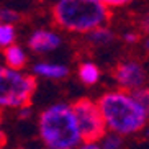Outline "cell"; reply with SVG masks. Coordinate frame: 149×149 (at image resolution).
<instances>
[{"label":"cell","instance_id":"obj_1","mask_svg":"<svg viewBox=\"0 0 149 149\" xmlns=\"http://www.w3.org/2000/svg\"><path fill=\"white\" fill-rule=\"evenodd\" d=\"M98 107L103 113L107 128L121 136L141 131L149 120L133 92L121 88L102 95L98 98Z\"/></svg>","mask_w":149,"mask_h":149},{"label":"cell","instance_id":"obj_2","mask_svg":"<svg viewBox=\"0 0 149 149\" xmlns=\"http://www.w3.org/2000/svg\"><path fill=\"white\" fill-rule=\"evenodd\" d=\"M40 136L48 149H75L82 143L72 105L54 103L40 115Z\"/></svg>","mask_w":149,"mask_h":149},{"label":"cell","instance_id":"obj_3","mask_svg":"<svg viewBox=\"0 0 149 149\" xmlns=\"http://www.w3.org/2000/svg\"><path fill=\"white\" fill-rule=\"evenodd\" d=\"M53 18L62 30L87 35L107 25L110 7L102 0H57L53 7Z\"/></svg>","mask_w":149,"mask_h":149},{"label":"cell","instance_id":"obj_4","mask_svg":"<svg viewBox=\"0 0 149 149\" xmlns=\"http://www.w3.org/2000/svg\"><path fill=\"white\" fill-rule=\"evenodd\" d=\"M36 79L22 69L0 64V108H22L30 105Z\"/></svg>","mask_w":149,"mask_h":149},{"label":"cell","instance_id":"obj_5","mask_svg":"<svg viewBox=\"0 0 149 149\" xmlns=\"http://www.w3.org/2000/svg\"><path fill=\"white\" fill-rule=\"evenodd\" d=\"M75 120L84 141H100L107 133V123L98 102L90 98H79L72 103Z\"/></svg>","mask_w":149,"mask_h":149},{"label":"cell","instance_id":"obj_6","mask_svg":"<svg viewBox=\"0 0 149 149\" xmlns=\"http://www.w3.org/2000/svg\"><path fill=\"white\" fill-rule=\"evenodd\" d=\"M115 82L118 84L121 90L134 92L138 88L144 87L146 72L138 61H123L120 62L113 72Z\"/></svg>","mask_w":149,"mask_h":149},{"label":"cell","instance_id":"obj_7","mask_svg":"<svg viewBox=\"0 0 149 149\" xmlns=\"http://www.w3.org/2000/svg\"><path fill=\"white\" fill-rule=\"evenodd\" d=\"M61 36L51 30H35L28 38V48L38 54L51 53L61 46Z\"/></svg>","mask_w":149,"mask_h":149},{"label":"cell","instance_id":"obj_8","mask_svg":"<svg viewBox=\"0 0 149 149\" xmlns=\"http://www.w3.org/2000/svg\"><path fill=\"white\" fill-rule=\"evenodd\" d=\"M33 74L38 77H44V79H51V80H61L64 77H67L69 69L64 64L59 62H36L33 66Z\"/></svg>","mask_w":149,"mask_h":149},{"label":"cell","instance_id":"obj_9","mask_svg":"<svg viewBox=\"0 0 149 149\" xmlns=\"http://www.w3.org/2000/svg\"><path fill=\"white\" fill-rule=\"evenodd\" d=\"M3 59L5 64L13 67V69H23L26 66V53L18 44H12V46L3 49Z\"/></svg>","mask_w":149,"mask_h":149},{"label":"cell","instance_id":"obj_10","mask_svg":"<svg viewBox=\"0 0 149 149\" xmlns=\"http://www.w3.org/2000/svg\"><path fill=\"white\" fill-rule=\"evenodd\" d=\"M77 74H79L80 82L87 84V85H93L100 80V69L93 62H82L79 66Z\"/></svg>","mask_w":149,"mask_h":149},{"label":"cell","instance_id":"obj_11","mask_svg":"<svg viewBox=\"0 0 149 149\" xmlns=\"http://www.w3.org/2000/svg\"><path fill=\"white\" fill-rule=\"evenodd\" d=\"M115 38L113 31L107 26H98L95 30H92L90 33H87V40L93 44V46H105V44L111 43Z\"/></svg>","mask_w":149,"mask_h":149},{"label":"cell","instance_id":"obj_12","mask_svg":"<svg viewBox=\"0 0 149 149\" xmlns=\"http://www.w3.org/2000/svg\"><path fill=\"white\" fill-rule=\"evenodd\" d=\"M15 38H17L15 25L0 22V49H5L12 44H15Z\"/></svg>","mask_w":149,"mask_h":149},{"label":"cell","instance_id":"obj_13","mask_svg":"<svg viewBox=\"0 0 149 149\" xmlns=\"http://www.w3.org/2000/svg\"><path fill=\"white\" fill-rule=\"evenodd\" d=\"M100 144L103 149H121L123 146V136L118 134L115 131H110V133H105L103 138H102Z\"/></svg>","mask_w":149,"mask_h":149},{"label":"cell","instance_id":"obj_14","mask_svg":"<svg viewBox=\"0 0 149 149\" xmlns=\"http://www.w3.org/2000/svg\"><path fill=\"white\" fill-rule=\"evenodd\" d=\"M133 95L136 97V100L139 102V105L143 107V110L146 111V115L149 116V87H141L138 90L133 92Z\"/></svg>","mask_w":149,"mask_h":149},{"label":"cell","instance_id":"obj_15","mask_svg":"<svg viewBox=\"0 0 149 149\" xmlns=\"http://www.w3.org/2000/svg\"><path fill=\"white\" fill-rule=\"evenodd\" d=\"M20 13L15 12L12 8H0V22L2 23H10V25H15L17 22H20Z\"/></svg>","mask_w":149,"mask_h":149},{"label":"cell","instance_id":"obj_16","mask_svg":"<svg viewBox=\"0 0 149 149\" xmlns=\"http://www.w3.org/2000/svg\"><path fill=\"white\" fill-rule=\"evenodd\" d=\"M102 2H103L107 7H110V8H118V7L128 5L130 2H133V0H102Z\"/></svg>","mask_w":149,"mask_h":149},{"label":"cell","instance_id":"obj_17","mask_svg":"<svg viewBox=\"0 0 149 149\" xmlns=\"http://www.w3.org/2000/svg\"><path fill=\"white\" fill-rule=\"evenodd\" d=\"M79 149H103L100 141H82Z\"/></svg>","mask_w":149,"mask_h":149},{"label":"cell","instance_id":"obj_18","mask_svg":"<svg viewBox=\"0 0 149 149\" xmlns=\"http://www.w3.org/2000/svg\"><path fill=\"white\" fill-rule=\"evenodd\" d=\"M123 40L126 41L128 44H134V43H138L139 36H138V33H134V31H128V33L123 35Z\"/></svg>","mask_w":149,"mask_h":149},{"label":"cell","instance_id":"obj_19","mask_svg":"<svg viewBox=\"0 0 149 149\" xmlns=\"http://www.w3.org/2000/svg\"><path fill=\"white\" fill-rule=\"evenodd\" d=\"M141 28H143L144 33H148V36H149V8L146 10L144 13H143V17H141Z\"/></svg>","mask_w":149,"mask_h":149},{"label":"cell","instance_id":"obj_20","mask_svg":"<svg viewBox=\"0 0 149 149\" xmlns=\"http://www.w3.org/2000/svg\"><path fill=\"white\" fill-rule=\"evenodd\" d=\"M144 48H146V51L149 53V36H148V38L144 40Z\"/></svg>","mask_w":149,"mask_h":149},{"label":"cell","instance_id":"obj_21","mask_svg":"<svg viewBox=\"0 0 149 149\" xmlns=\"http://www.w3.org/2000/svg\"><path fill=\"white\" fill-rule=\"evenodd\" d=\"M3 141H5V136H3V133L0 131V146L3 144Z\"/></svg>","mask_w":149,"mask_h":149},{"label":"cell","instance_id":"obj_22","mask_svg":"<svg viewBox=\"0 0 149 149\" xmlns=\"http://www.w3.org/2000/svg\"><path fill=\"white\" fill-rule=\"evenodd\" d=\"M146 136H148V138H149V128H148V131H146Z\"/></svg>","mask_w":149,"mask_h":149}]
</instances>
